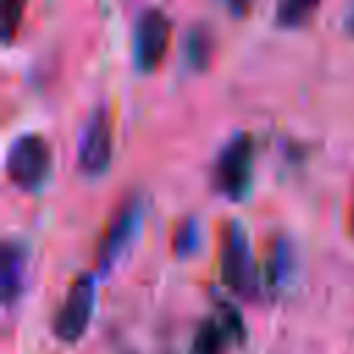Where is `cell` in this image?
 I'll return each mask as SVG.
<instances>
[{"label":"cell","instance_id":"cell-12","mask_svg":"<svg viewBox=\"0 0 354 354\" xmlns=\"http://www.w3.org/2000/svg\"><path fill=\"white\" fill-rule=\"evenodd\" d=\"M290 266H293V254H290V246L288 243H279L271 257H268V266H266V279L271 288H282L288 279H290Z\"/></svg>","mask_w":354,"mask_h":354},{"label":"cell","instance_id":"cell-9","mask_svg":"<svg viewBox=\"0 0 354 354\" xmlns=\"http://www.w3.org/2000/svg\"><path fill=\"white\" fill-rule=\"evenodd\" d=\"M232 337L227 335V329L218 324V318H205L196 332H194V340H191V351L188 354H224L227 351V343Z\"/></svg>","mask_w":354,"mask_h":354},{"label":"cell","instance_id":"cell-15","mask_svg":"<svg viewBox=\"0 0 354 354\" xmlns=\"http://www.w3.org/2000/svg\"><path fill=\"white\" fill-rule=\"evenodd\" d=\"M196 241H199V227H196L194 218H188V221H183V224L177 227V232H174V252L188 254V252L196 246Z\"/></svg>","mask_w":354,"mask_h":354},{"label":"cell","instance_id":"cell-16","mask_svg":"<svg viewBox=\"0 0 354 354\" xmlns=\"http://www.w3.org/2000/svg\"><path fill=\"white\" fill-rule=\"evenodd\" d=\"M224 3H227V8H230L235 17H246L249 8H252V0H224Z\"/></svg>","mask_w":354,"mask_h":354},{"label":"cell","instance_id":"cell-10","mask_svg":"<svg viewBox=\"0 0 354 354\" xmlns=\"http://www.w3.org/2000/svg\"><path fill=\"white\" fill-rule=\"evenodd\" d=\"M210 58H213V30L207 25L191 28L188 39H185V61H188V66L202 72V69H207Z\"/></svg>","mask_w":354,"mask_h":354},{"label":"cell","instance_id":"cell-7","mask_svg":"<svg viewBox=\"0 0 354 354\" xmlns=\"http://www.w3.org/2000/svg\"><path fill=\"white\" fill-rule=\"evenodd\" d=\"M113 158V122L105 108H94L83 124L77 144V169L86 177H100Z\"/></svg>","mask_w":354,"mask_h":354},{"label":"cell","instance_id":"cell-4","mask_svg":"<svg viewBox=\"0 0 354 354\" xmlns=\"http://www.w3.org/2000/svg\"><path fill=\"white\" fill-rule=\"evenodd\" d=\"M144 213H147V202L141 194H130L113 213V218L108 221V227L102 230L100 241H97V266L100 271H108L116 266V260L124 254V249L133 243V238L138 235L141 224H144Z\"/></svg>","mask_w":354,"mask_h":354},{"label":"cell","instance_id":"cell-14","mask_svg":"<svg viewBox=\"0 0 354 354\" xmlns=\"http://www.w3.org/2000/svg\"><path fill=\"white\" fill-rule=\"evenodd\" d=\"M216 318H218V324L227 329V335L232 337V340H246V326H243V321H241V315H238V310L232 307V304H227V301H221L218 307H216Z\"/></svg>","mask_w":354,"mask_h":354},{"label":"cell","instance_id":"cell-18","mask_svg":"<svg viewBox=\"0 0 354 354\" xmlns=\"http://www.w3.org/2000/svg\"><path fill=\"white\" fill-rule=\"evenodd\" d=\"M348 221H351V235H354V202H351V216H348Z\"/></svg>","mask_w":354,"mask_h":354},{"label":"cell","instance_id":"cell-1","mask_svg":"<svg viewBox=\"0 0 354 354\" xmlns=\"http://www.w3.org/2000/svg\"><path fill=\"white\" fill-rule=\"evenodd\" d=\"M221 282L238 296V299H257L260 293V277H257V263L249 246V235L241 224L230 221L221 232Z\"/></svg>","mask_w":354,"mask_h":354},{"label":"cell","instance_id":"cell-8","mask_svg":"<svg viewBox=\"0 0 354 354\" xmlns=\"http://www.w3.org/2000/svg\"><path fill=\"white\" fill-rule=\"evenodd\" d=\"M25 268H28L25 246L17 241H6L0 249V288L6 304H14L19 299L25 288Z\"/></svg>","mask_w":354,"mask_h":354},{"label":"cell","instance_id":"cell-17","mask_svg":"<svg viewBox=\"0 0 354 354\" xmlns=\"http://www.w3.org/2000/svg\"><path fill=\"white\" fill-rule=\"evenodd\" d=\"M346 30L354 36V3H351V8H348V17H346Z\"/></svg>","mask_w":354,"mask_h":354},{"label":"cell","instance_id":"cell-3","mask_svg":"<svg viewBox=\"0 0 354 354\" xmlns=\"http://www.w3.org/2000/svg\"><path fill=\"white\" fill-rule=\"evenodd\" d=\"M252 174H254V138L249 133H238L216 155L213 188L221 196L241 202L252 188Z\"/></svg>","mask_w":354,"mask_h":354},{"label":"cell","instance_id":"cell-13","mask_svg":"<svg viewBox=\"0 0 354 354\" xmlns=\"http://www.w3.org/2000/svg\"><path fill=\"white\" fill-rule=\"evenodd\" d=\"M3 39L11 41L22 25V17H25V6L28 0H3Z\"/></svg>","mask_w":354,"mask_h":354},{"label":"cell","instance_id":"cell-5","mask_svg":"<svg viewBox=\"0 0 354 354\" xmlns=\"http://www.w3.org/2000/svg\"><path fill=\"white\" fill-rule=\"evenodd\" d=\"M94 301H97V282L91 274H80L75 277V282L69 285L61 307L55 310V318H53V335L72 346L77 343L88 324H91V315H94Z\"/></svg>","mask_w":354,"mask_h":354},{"label":"cell","instance_id":"cell-11","mask_svg":"<svg viewBox=\"0 0 354 354\" xmlns=\"http://www.w3.org/2000/svg\"><path fill=\"white\" fill-rule=\"evenodd\" d=\"M321 0H277V25L282 28H301L313 19Z\"/></svg>","mask_w":354,"mask_h":354},{"label":"cell","instance_id":"cell-2","mask_svg":"<svg viewBox=\"0 0 354 354\" xmlns=\"http://www.w3.org/2000/svg\"><path fill=\"white\" fill-rule=\"evenodd\" d=\"M53 171V149L36 133L17 136L6 152V177L19 191H39Z\"/></svg>","mask_w":354,"mask_h":354},{"label":"cell","instance_id":"cell-6","mask_svg":"<svg viewBox=\"0 0 354 354\" xmlns=\"http://www.w3.org/2000/svg\"><path fill=\"white\" fill-rule=\"evenodd\" d=\"M171 41V19L160 8H147L138 14L136 28H133V64L141 75L155 72Z\"/></svg>","mask_w":354,"mask_h":354},{"label":"cell","instance_id":"cell-19","mask_svg":"<svg viewBox=\"0 0 354 354\" xmlns=\"http://www.w3.org/2000/svg\"><path fill=\"white\" fill-rule=\"evenodd\" d=\"M127 354H133V351H127Z\"/></svg>","mask_w":354,"mask_h":354}]
</instances>
